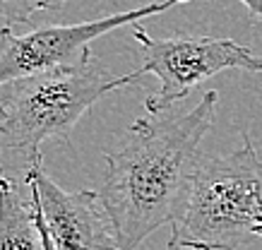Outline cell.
<instances>
[{
    "label": "cell",
    "mask_w": 262,
    "mask_h": 250,
    "mask_svg": "<svg viewBox=\"0 0 262 250\" xmlns=\"http://www.w3.org/2000/svg\"><path fill=\"white\" fill-rule=\"evenodd\" d=\"M219 94L209 89L188 113L137 118L118 149L103 154L99 190L118 250H137L161 226L181 219L202 166L200 145L214 123Z\"/></svg>",
    "instance_id": "6da1fadb"
},
{
    "label": "cell",
    "mask_w": 262,
    "mask_h": 250,
    "mask_svg": "<svg viewBox=\"0 0 262 250\" xmlns=\"http://www.w3.org/2000/svg\"><path fill=\"white\" fill-rule=\"evenodd\" d=\"M260 236L262 159L246 132L241 149L202 162L168 248L241 250Z\"/></svg>",
    "instance_id": "7a4b0ae2"
},
{
    "label": "cell",
    "mask_w": 262,
    "mask_h": 250,
    "mask_svg": "<svg viewBox=\"0 0 262 250\" xmlns=\"http://www.w3.org/2000/svg\"><path fill=\"white\" fill-rule=\"evenodd\" d=\"M142 75H111L96 56L75 67H58L10 84L0 101V152H22L41 159L46 140H70L72 128L101 97L140 82Z\"/></svg>",
    "instance_id": "3957f363"
},
{
    "label": "cell",
    "mask_w": 262,
    "mask_h": 250,
    "mask_svg": "<svg viewBox=\"0 0 262 250\" xmlns=\"http://www.w3.org/2000/svg\"><path fill=\"white\" fill-rule=\"evenodd\" d=\"M133 36L142 49L140 75H154L159 89L144 99L149 116L168 113V108L185 99L192 89L224 70H246L262 75V56L241 46L233 39L219 36H171L151 39L140 25Z\"/></svg>",
    "instance_id": "277c9868"
},
{
    "label": "cell",
    "mask_w": 262,
    "mask_h": 250,
    "mask_svg": "<svg viewBox=\"0 0 262 250\" xmlns=\"http://www.w3.org/2000/svg\"><path fill=\"white\" fill-rule=\"evenodd\" d=\"M181 3H188V0H157L135 10L113 12L101 19H89L77 25L36 27L24 34H15L10 27H3L0 29V87L32 77V75L48 73V70L82 65L87 58L94 56L89 51L92 41L101 39L103 34L113 32L118 27L166 12Z\"/></svg>",
    "instance_id": "5b68a950"
},
{
    "label": "cell",
    "mask_w": 262,
    "mask_h": 250,
    "mask_svg": "<svg viewBox=\"0 0 262 250\" xmlns=\"http://www.w3.org/2000/svg\"><path fill=\"white\" fill-rule=\"evenodd\" d=\"M24 183L39 195L41 212L58 250H118L111 219L94 190L68 193L43 171V162L27 166Z\"/></svg>",
    "instance_id": "8992f818"
},
{
    "label": "cell",
    "mask_w": 262,
    "mask_h": 250,
    "mask_svg": "<svg viewBox=\"0 0 262 250\" xmlns=\"http://www.w3.org/2000/svg\"><path fill=\"white\" fill-rule=\"evenodd\" d=\"M0 250H43L32 204L27 207L10 178L0 176Z\"/></svg>",
    "instance_id": "52a82bcc"
},
{
    "label": "cell",
    "mask_w": 262,
    "mask_h": 250,
    "mask_svg": "<svg viewBox=\"0 0 262 250\" xmlns=\"http://www.w3.org/2000/svg\"><path fill=\"white\" fill-rule=\"evenodd\" d=\"M65 0H0V19H5L8 27L29 22L41 10H60Z\"/></svg>",
    "instance_id": "ba28073f"
},
{
    "label": "cell",
    "mask_w": 262,
    "mask_h": 250,
    "mask_svg": "<svg viewBox=\"0 0 262 250\" xmlns=\"http://www.w3.org/2000/svg\"><path fill=\"white\" fill-rule=\"evenodd\" d=\"M29 204L34 210V219H36V226H39V234H41V243H43V250H58L53 238H51V231L46 226V219H43V212H41V202H39V195L29 186Z\"/></svg>",
    "instance_id": "9c48e42d"
},
{
    "label": "cell",
    "mask_w": 262,
    "mask_h": 250,
    "mask_svg": "<svg viewBox=\"0 0 262 250\" xmlns=\"http://www.w3.org/2000/svg\"><path fill=\"white\" fill-rule=\"evenodd\" d=\"M238 3L241 5H246L248 12H250L255 19H260L262 22V0H238Z\"/></svg>",
    "instance_id": "30bf717a"
}]
</instances>
